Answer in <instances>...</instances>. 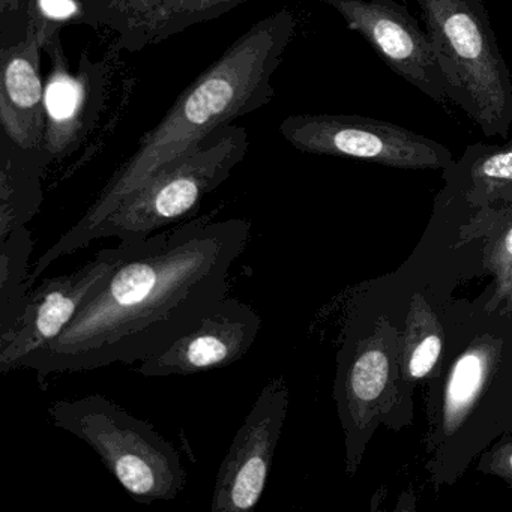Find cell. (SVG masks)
I'll return each mask as SVG.
<instances>
[{"label":"cell","mask_w":512,"mask_h":512,"mask_svg":"<svg viewBox=\"0 0 512 512\" xmlns=\"http://www.w3.org/2000/svg\"><path fill=\"white\" fill-rule=\"evenodd\" d=\"M251 227L242 218L194 220L139 239L65 331L19 368L44 379L133 365L163 352L226 298Z\"/></svg>","instance_id":"6da1fadb"},{"label":"cell","mask_w":512,"mask_h":512,"mask_svg":"<svg viewBox=\"0 0 512 512\" xmlns=\"http://www.w3.org/2000/svg\"><path fill=\"white\" fill-rule=\"evenodd\" d=\"M296 26L292 11L283 8L236 38L140 139L136 151L113 173L76 226L37 260L29 274V290L56 260L91 245L107 217L170 161L196 148L224 125L268 106L275 98L272 77L295 37Z\"/></svg>","instance_id":"7a4b0ae2"},{"label":"cell","mask_w":512,"mask_h":512,"mask_svg":"<svg viewBox=\"0 0 512 512\" xmlns=\"http://www.w3.org/2000/svg\"><path fill=\"white\" fill-rule=\"evenodd\" d=\"M445 80L448 101L487 137L512 128L511 71L500 52L485 0H416Z\"/></svg>","instance_id":"3957f363"},{"label":"cell","mask_w":512,"mask_h":512,"mask_svg":"<svg viewBox=\"0 0 512 512\" xmlns=\"http://www.w3.org/2000/svg\"><path fill=\"white\" fill-rule=\"evenodd\" d=\"M50 421L88 443L136 502H170L187 485L178 449L149 422L101 394L58 400Z\"/></svg>","instance_id":"277c9868"},{"label":"cell","mask_w":512,"mask_h":512,"mask_svg":"<svg viewBox=\"0 0 512 512\" xmlns=\"http://www.w3.org/2000/svg\"><path fill=\"white\" fill-rule=\"evenodd\" d=\"M248 149L247 130L235 124L224 125L128 196L101 224L95 241L148 239L157 230L194 214L202 200L223 185L245 160Z\"/></svg>","instance_id":"5b68a950"},{"label":"cell","mask_w":512,"mask_h":512,"mask_svg":"<svg viewBox=\"0 0 512 512\" xmlns=\"http://www.w3.org/2000/svg\"><path fill=\"white\" fill-rule=\"evenodd\" d=\"M296 151L406 170H446L454 155L433 139L392 122L356 115H292L278 127Z\"/></svg>","instance_id":"8992f818"},{"label":"cell","mask_w":512,"mask_h":512,"mask_svg":"<svg viewBox=\"0 0 512 512\" xmlns=\"http://www.w3.org/2000/svg\"><path fill=\"white\" fill-rule=\"evenodd\" d=\"M137 241H121L118 247L101 250L77 271L47 278L35 287L19 322L0 335V373L17 370L23 359L58 338Z\"/></svg>","instance_id":"52a82bcc"},{"label":"cell","mask_w":512,"mask_h":512,"mask_svg":"<svg viewBox=\"0 0 512 512\" xmlns=\"http://www.w3.org/2000/svg\"><path fill=\"white\" fill-rule=\"evenodd\" d=\"M289 398L283 374L272 377L260 391L221 461L212 491V512H250L259 505L283 433Z\"/></svg>","instance_id":"ba28073f"},{"label":"cell","mask_w":512,"mask_h":512,"mask_svg":"<svg viewBox=\"0 0 512 512\" xmlns=\"http://www.w3.org/2000/svg\"><path fill=\"white\" fill-rule=\"evenodd\" d=\"M334 8L350 31L358 32L379 58L436 103L446 97L445 80L430 35L397 0H322Z\"/></svg>","instance_id":"9c48e42d"},{"label":"cell","mask_w":512,"mask_h":512,"mask_svg":"<svg viewBox=\"0 0 512 512\" xmlns=\"http://www.w3.org/2000/svg\"><path fill=\"white\" fill-rule=\"evenodd\" d=\"M61 32L44 47L50 71L46 79V133L43 146L50 163L67 157L88 136L103 109L109 80L106 61H94L82 50L73 73L62 46Z\"/></svg>","instance_id":"30bf717a"},{"label":"cell","mask_w":512,"mask_h":512,"mask_svg":"<svg viewBox=\"0 0 512 512\" xmlns=\"http://www.w3.org/2000/svg\"><path fill=\"white\" fill-rule=\"evenodd\" d=\"M262 319L251 305L226 298L163 352L140 362L145 377L193 376L241 361L256 343Z\"/></svg>","instance_id":"8fae6325"},{"label":"cell","mask_w":512,"mask_h":512,"mask_svg":"<svg viewBox=\"0 0 512 512\" xmlns=\"http://www.w3.org/2000/svg\"><path fill=\"white\" fill-rule=\"evenodd\" d=\"M248 0H97V29L115 35V50L137 53L194 26L220 19Z\"/></svg>","instance_id":"7c38bea8"},{"label":"cell","mask_w":512,"mask_h":512,"mask_svg":"<svg viewBox=\"0 0 512 512\" xmlns=\"http://www.w3.org/2000/svg\"><path fill=\"white\" fill-rule=\"evenodd\" d=\"M44 47V38L31 31L17 43L0 46V128L23 148H41L46 133Z\"/></svg>","instance_id":"4fadbf2b"},{"label":"cell","mask_w":512,"mask_h":512,"mask_svg":"<svg viewBox=\"0 0 512 512\" xmlns=\"http://www.w3.org/2000/svg\"><path fill=\"white\" fill-rule=\"evenodd\" d=\"M50 164L43 148H23L0 133V239L40 212L41 181Z\"/></svg>","instance_id":"5bb4252c"},{"label":"cell","mask_w":512,"mask_h":512,"mask_svg":"<svg viewBox=\"0 0 512 512\" xmlns=\"http://www.w3.org/2000/svg\"><path fill=\"white\" fill-rule=\"evenodd\" d=\"M389 379L388 353L373 340L359 343L340 380L341 410L355 428L367 424L373 404L382 397Z\"/></svg>","instance_id":"9a60e30c"},{"label":"cell","mask_w":512,"mask_h":512,"mask_svg":"<svg viewBox=\"0 0 512 512\" xmlns=\"http://www.w3.org/2000/svg\"><path fill=\"white\" fill-rule=\"evenodd\" d=\"M445 172L464 184V193L472 202L512 199V140L505 145L467 146L461 160L454 161Z\"/></svg>","instance_id":"2e32d148"},{"label":"cell","mask_w":512,"mask_h":512,"mask_svg":"<svg viewBox=\"0 0 512 512\" xmlns=\"http://www.w3.org/2000/svg\"><path fill=\"white\" fill-rule=\"evenodd\" d=\"M499 347L490 340L473 344L452 367L443 397V428L448 433H454L463 424L478 400L496 364Z\"/></svg>","instance_id":"e0dca14e"},{"label":"cell","mask_w":512,"mask_h":512,"mask_svg":"<svg viewBox=\"0 0 512 512\" xmlns=\"http://www.w3.org/2000/svg\"><path fill=\"white\" fill-rule=\"evenodd\" d=\"M32 250L34 239L26 226L0 239V335L16 326L28 304Z\"/></svg>","instance_id":"ac0fdd59"},{"label":"cell","mask_w":512,"mask_h":512,"mask_svg":"<svg viewBox=\"0 0 512 512\" xmlns=\"http://www.w3.org/2000/svg\"><path fill=\"white\" fill-rule=\"evenodd\" d=\"M442 346L439 320L424 299L416 295L410 305L404 338V371L407 377L418 380L430 374L439 361Z\"/></svg>","instance_id":"d6986e66"},{"label":"cell","mask_w":512,"mask_h":512,"mask_svg":"<svg viewBox=\"0 0 512 512\" xmlns=\"http://www.w3.org/2000/svg\"><path fill=\"white\" fill-rule=\"evenodd\" d=\"M97 0H28L25 7L26 32L41 35L49 41L68 26L97 29Z\"/></svg>","instance_id":"ffe728a7"},{"label":"cell","mask_w":512,"mask_h":512,"mask_svg":"<svg viewBox=\"0 0 512 512\" xmlns=\"http://www.w3.org/2000/svg\"><path fill=\"white\" fill-rule=\"evenodd\" d=\"M487 266L496 277V299L512 310V221L491 244Z\"/></svg>","instance_id":"44dd1931"},{"label":"cell","mask_w":512,"mask_h":512,"mask_svg":"<svg viewBox=\"0 0 512 512\" xmlns=\"http://www.w3.org/2000/svg\"><path fill=\"white\" fill-rule=\"evenodd\" d=\"M26 2L28 0H0V46L14 44L25 38Z\"/></svg>","instance_id":"7402d4cb"},{"label":"cell","mask_w":512,"mask_h":512,"mask_svg":"<svg viewBox=\"0 0 512 512\" xmlns=\"http://www.w3.org/2000/svg\"><path fill=\"white\" fill-rule=\"evenodd\" d=\"M482 464L487 466L488 472L512 482V437L497 445Z\"/></svg>","instance_id":"603a6c76"},{"label":"cell","mask_w":512,"mask_h":512,"mask_svg":"<svg viewBox=\"0 0 512 512\" xmlns=\"http://www.w3.org/2000/svg\"><path fill=\"white\" fill-rule=\"evenodd\" d=\"M512 392V391H511Z\"/></svg>","instance_id":"cb8c5ba5"}]
</instances>
